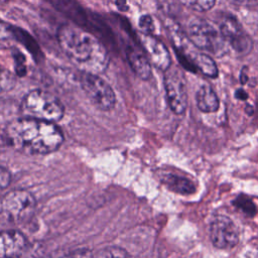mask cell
Masks as SVG:
<instances>
[{
  "label": "cell",
  "mask_w": 258,
  "mask_h": 258,
  "mask_svg": "<svg viewBox=\"0 0 258 258\" xmlns=\"http://www.w3.org/2000/svg\"><path fill=\"white\" fill-rule=\"evenodd\" d=\"M57 41L71 61L82 72L99 75L109 66V54L105 46L83 28L64 24L57 30Z\"/></svg>",
  "instance_id": "obj_1"
},
{
  "label": "cell",
  "mask_w": 258,
  "mask_h": 258,
  "mask_svg": "<svg viewBox=\"0 0 258 258\" xmlns=\"http://www.w3.org/2000/svg\"><path fill=\"white\" fill-rule=\"evenodd\" d=\"M6 135L15 149L26 154L51 153L63 141V134L54 123L26 117L11 122Z\"/></svg>",
  "instance_id": "obj_2"
},
{
  "label": "cell",
  "mask_w": 258,
  "mask_h": 258,
  "mask_svg": "<svg viewBox=\"0 0 258 258\" xmlns=\"http://www.w3.org/2000/svg\"><path fill=\"white\" fill-rule=\"evenodd\" d=\"M20 112L23 117L55 123L64 114V107L53 94L36 89L30 91L22 99Z\"/></svg>",
  "instance_id": "obj_3"
},
{
  "label": "cell",
  "mask_w": 258,
  "mask_h": 258,
  "mask_svg": "<svg viewBox=\"0 0 258 258\" xmlns=\"http://www.w3.org/2000/svg\"><path fill=\"white\" fill-rule=\"evenodd\" d=\"M35 207V199L28 190H10L0 200V219L8 224L23 223L31 218Z\"/></svg>",
  "instance_id": "obj_4"
},
{
  "label": "cell",
  "mask_w": 258,
  "mask_h": 258,
  "mask_svg": "<svg viewBox=\"0 0 258 258\" xmlns=\"http://www.w3.org/2000/svg\"><path fill=\"white\" fill-rule=\"evenodd\" d=\"M80 84L87 97L98 109L109 111L115 107V93L111 86L99 75L82 72Z\"/></svg>",
  "instance_id": "obj_5"
},
{
  "label": "cell",
  "mask_w": 258,
  "mask_h": 258,
  "mask_svg": "<svg viewBox=\"0 0 258 258\" xmlns=\"http://www.w3.org/2000/svg\"><path fill=\"white\" fill-rule=\"evenodd\" d=\"M188 37L199 48L211 51L217 55L225 52V39L210 22L196 18L189 22Z\"/></svg>",
  "instance_id": "obj_6"
},
{
  "label": "cell",
  "mask_w": 258,
  "mask_h": 258,
  "mask_svg": "<svg viewBox=\"0 0 258 258\" xmlns=\"http://www.w3.org/2000/svg\"><path fill=\"white\" fill-rule=\"evenodd\" d=\"M164 88L171 111L177 115L183 114L187 106V94L184 77L177 68L165 71Z\"/></svg>",
  "instance_id": "obj_7"
},
{
  "label": "cell",
  "mask_w": 258,
  "mask_h": 258,
  "mask_svg": "<svg viewBox=\"0 0 258 258\" xmlns=\"http://www.w3.org/2000/svg\"><path fill=\"white\" fill-rule=\"evenodd\" d=\"M210 238L217 248H233L239 242V232L229 217L218 215L210 224Z\"/></svg>",
  "instance_id": "obj_8"
},
{
  "label": "cell",
  "mask_w": 258,
  "mask_h": 258,
  "mask_svg": "<svg viewBox=\"0 0 258 258\" xmlns=\"http://www.w3.org/2000/svg\"><path fill=\"white\" fill-rule=\"evenodd\" d=\"M220 32L225 40L240 54L248 53L252 48L251 38L244 32L238 20L233 16H227L220 25Z\"/></svg>",
  "instance_id": "obj_9"
},
{
  "label": "cell",
  "mask_w": 258,
  "mask_h": 258,
  "mask_svg": "<svg viewBox=\"0 0 258 258\" xmlns=\"http://www.w3.org/2000/svg\"><path fill=\"white\" fill-rule=\"evenodd\" d=\"M141 45L147 57L155 68L165 72L170 68L171 58L166 46L151 34L143 33L140 35Z\"/></svg>",
  "instance_id": "obj_10"
},
{
  "label": "cell",
  "mask_w": 258,
  "mask_h": 258,
  "mask_svg": "<svg viewBox=\"0 0 258 258\" xmlns=\"http://www.w3.org/2000/svg\"><path fill=\"white\" fill-rule=\"evenodd\" d=\"M25 236L15 230L0 232V258H16L26 248Z\"/></svg>",
  "instance_id": "obj_11"
},
{
  "label": "cell",
  "mask_w": 258,
  "mask_h": 258,
  "mask_svg": "<svg viewBox=\"0 0 258 258\" xmlns=\"http://www.w3.org/2000/svg\"><path fill=\"white\" fill-rule=\"evenodd\" d=\"M125 54L133 72L140 79L148 80L151 76V66L148 57L133 46H127Z\"/></svg>",
  "instance_id": "obj_12"
},
{
  "label": "cell",
  "mask_w": 258,
  "mask_h": 258,
  "mask_svg": "<svg viewBox=\"0 0 258 258\" xmlns=\"http://www.w3.org/2000/svg\"><path fill=\"white\" fill-rule=\"evenodd\" d=\"M197 105L198 108L205 113L216 112L219 109V99L215 91L209 86H202L197 93Z\"/></svg>",
  "instance_id": "obj_13"
},
{
  "label": "cell",
  "mask_w": 258,
  "mask_h": 258,
  "mask_svg": "<svg viewBox=\"0 0 258 258\" xmlns=\"http://www.w3.org/2000/svg\"><path fill=\"white\" fill-rule=\"evenodd\" d=\"M161 180L170 190L180 195H191L196 191L195 184L188 178L180 175L169 173L164 175Z\"/></svg>",
  "instance_id": "obj_14"
},
{
  "label": "cell",
  "mask_w": 258,
  "mask_h": 258,
  "mask_svg": "<svg viewBox=\"0 0 258 258\" xmlns=\"http://www.w3.org/2000/svg\"><path fill=\"white\" fill-rule=\"evenodd\" d=\"M185 57L205 76L210 78H216L218 76V68L213 58L209 55L199 52H190Z\"/></svg>",
  "instance_id": "obj_15"
},
{
  "label": "cell",
  "mask_w": 258,
  "mask_h": 258,
  "mask_svg": "<svg viewBox=\"0 0 258 258\" xmlns=\"http://www.w3.org/2000/svg\"><path fill=\"white\" fill-rule=\"evenodd\" d=\"M19 41L15 27L0 21V49L13 48Z\"/></svg>",
  "instance_id": "obj_16"
},
{
  "label": "cell",
  "mask_w": 258,
  "mask_h": 258,
  "mask_svg": "<svg viewBox=\"0 0 258 258\" xmlns=\"http://www.w3.org/2000/svg\"><path fill=\"white\" fill-rule=\"evenodd\" d=\"M232 205L242 211L248 217H254L258 211L253 200L244 194H240L239 196H237L232 201Z\"/></svg>",
  "instance_id": "obj_17"
},
{
  "label": "cell",
  "mask_w": 258,
  "mask_h": 258,
  "mask_svg": "<svg viewBox=\"0 0 258 258\" xmlns=\"http://www.w3.org/2000/svg\"><path fill=\"white\" fill-rule=\"evenodd\" d=\"M92 258H130L128 252L117 246H109L106 247L95 255H92Z\"/></svg>",
  "instance_id": "obj_18"
},
{
  "label": "cell",
  "mask_w": 258,
  "mask_h": 258,
  "mask_svg": "<svg viewBox=\"0 0 258 258\" xmlns=\"http://www.w3.org/2000/svg\"><path fill=\"white\" fill-rule=\"evenodd\" d=\"M16 85V77L9 70L0 66V93L12 90Z\"/></svg>",
  "instance_id": "obj_19"
},
{
  "label": "cell",
  "mask_w": 258,
  "mask_h": 258,
  "mask_svg": "<svg viewBox=\"0 0 258 258\" xmlns=\"http://www.w3.org/2000/svg\"><path fill=\"white\" fill-rule=\"evenodd\" d=\"M185 6L197 10V11H207L210 10L214 5L216 0H180Z\"/></svg>",
  "instance_id": "obj_20"
},
{
  "label": "cell",
  "mask_w": 258,
  "mask_h": 258,
  "mask_svg": "<svg viewBox=\"0 0 258 258\" xmlns=\"http://www.w3.org/2000/svg\"><path fill=\"white\" fill-rule=\"evenodd\" d=\"M139 27L141 28L143 33L151 34V32L154 30V24L153 20L150 15H143L139 19Z\"/></svg>",
  "instance_id": "obj_21"
},
{
  "label": "cell",
  "mask_w": 258,
  "mask_h": 258,
  "mask_svg": "<svg viewBox=\"0 0 258 258\" xmlns=\"http://www.w3.org/2000/svg\"><path fill=\"white\" fill-rule=\"evenodd\" d=\"M159 9L167 14V15H171L176 11V4L174 0H157Z\"/></svg>",
  "instance_id": "obj_22"
},
{
  "label": "cell",
  "mask_w": 258,
  "mask_h": 258,
  "mask_svg": "<svg viewBox=\"0 0 258 258\" xmlns=\"http://www.w3.org/2000/svg\"><path fill=\"white\" fill-rule=\"evenodd\" d=\"M10 180H11V176L9 171H7L3 167H0V191L9 185Z\"/></svg>",
  "instance_id": "obj_23"
},
{
  "label": "cell",
  "mask_w": 258,
  "mask_h": 258,
  "mask_svg": "<svg viewBox=\"0 0 258 258\" xmlns=\"http://www.w3.org/2000/svg\"><path fill=\"white\" fill-rule=\"evenodd\" d=\"M92 255L88 250H78L75 252H71L69 254H66L59 258H92Z\"/></svg>",
  "instance_id": "obj_24"
},
{
  "label": "cell",
  "mask_w": 258,
  "mask_h": 258,
  "mask_svg": "<svg viewBox=\"0 0 258 258\" xmlns=\"http://www.w3.org/2000/svg\"><path fill=\"white\" fill-rule=\"evenodd\" d=\"M235 97L238 99V100H247L248 99V94L243 90V89H238L236 92H235Z\"/></svg>",
  "instance_id": "obj_25"
},
{
  "label": "cell",
  "mask_w": 258,
  "mask_h": 258,
  "mask_svg": "<svg viewBox=\"0 0 258 258\" xmlns=\"http://www.w3.org/2000/svg\"><path fill=\"white\" fill-rule=\"evenodd\" d=\"M116 4L118 5V7L121 9V10H127V5H126V0H117L116 1Z\"/></svg>",
  "instance_id": "obj_26"
},
{
  "label": "cell",
  "mask_w": 258,
  "mask_h": 258,
  "mask_svg": "<svg viewBox=\"0 0 258 258\" xmlns=\"http://www.w3.org/2000/svg\"><path fill=\"white\" fill-rule=\"evenodd\" d=\"M247 81H248L247 74H246V72L243 70V71L241 72V75H240V82H241V84H246Z\"/></svg>",
  "instance_id": "obj_27"
},
{
  "label": "cell",
  "mask_w": 258,
  "mask_h": 258,
  "mask_svg": "<svg viewBox=\"0 0 258 258\" xmlns=\"http://www.w3.org/2000/svg\"><path fill=\"white\" fill-rule=\"evenodd\" d=\"M253 112H254L253 107H252V106H250V105H247V106H246V113H247L248 115H252V114H253Z\"/></svg>",
  "instance_id": "obj_28"
},
{
  "label": "cell",
  "mask_w": 258,
  "mask_h": 258,
  "mask_svg": "<svg viewBox=\"0 0 258 258\" xmlns=\"http://www.w3.org/2000/svg\"><path fill=\"white\" fill-rule=\"evenodd\" d=\"M230 1H232L234 3H238V4H245V3H249L252 0H230Z\"/></svg>",
  "instance_id": "obj_29"
}]
</instances>
